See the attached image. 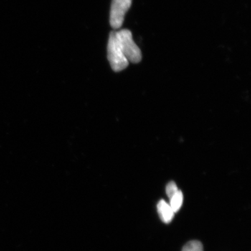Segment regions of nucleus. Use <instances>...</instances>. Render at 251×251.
Listing matches in <instances>:
<instances>
[{
	"label": "nucleus",
	"instance_id": "7ed1b4c3",
	"mask_svg": "<svg viewBox=\"0 0 251 251\" xmlns=\"http://www.w3.org/2000/svg\"><path fill=\"white\" fill-rule=\"evenodd\" d=\"M132 0H112L110 9V25L114 29L122 27L125 15L131 5Z\"/></svg>",
	"mask_w": 251,
	"mask_h": 251
},
{
	"label": "nucleus",
	"instance_id": "0eeeda50",
	"mask_svg": "<svg viewBox=\"0 0 251 251\" xmlns=\"http://www.w3.org/2000/svg\"><path fill=\"white\" fill-rule=\"evenodd\" d=\"M179 191L177 186L174 181H171L168 183V184L166 186V193L168 195V198H171L175 193Z\"/></svg>",
	"mask_w": 251,
	"mask_h": 251
},
{
	"label": "nucleus",
	"instance_id": "f257e3e1",
	"mask_svg": "<svg viewBox=\"0 0 251 251\" xmlns=\"http://www.w3.org/2000/svg\"><path fill=\"white\" fill-rule=\"evenodd\" d=\"M119 46L128 62L138 63L141 61V51L135 44L131 32L128 29L115 31Z\"/></svg>",
	"mask_w": 251,
	"mask_h": 251
},
{
	"label": "nucleus",
	"instance_id": "20e7f679",
	"mask_svg": "<svg viewBox=\"0 0 251 251\" xmlns=\"http://www.w3.org/2000/svg\"><path fill=\"white\" fill-rule=\"evenodd\" d=\"M158 215L160 219L165 224H169L173 221L175 216V212L172 209L171 206L164 200H161L157 204Z\"/></svg>",
	"mask_w": 251,
	"mask_h": 251
},
{
	"label": "nucleus",
	"instance_id": "423d86ee",
	"mask_svg": "<svg viewBox=\"0 0 251 251\" xmlns=\"http://www.w3.org/2000/svg\"><path fill=\"white\" fill-rule=\"evenodd\" d=\"M182 251H204L202 243L198 241L188 242L183 248Z\"/></svg>",
	"mask_w": 251,
	"mask_h": 251
},
{
	"label": "nucleus",
	"instance_id": "39448f33",
	"mask_svg": "<svg viewBox=\"0 0 251 251\" xmlns=\"http://www.w3.org/2000/svg\"><path fill=\"white\" fill-rule=\"evenodd\" d=\"M184 196L181 191H178L170 198V206L175 213L177 212L182 206Z\"/></svg>",
	"mask_w": 251,
	"mask_h": 251
},
{
	"label": "nucleus",
	"instance_id": "f03ea898",
	"mask_svg": "<svg viewBox=\"0 0 251 251\" xmlns=\"http://www.w3.org/2000/svg\"><path fill=\"white\" fill-rule=\"evenodd\" d=\"M108 59L112 69L117 72L125 70L129 63L119 46L115 31H112L109 37Z\"/></svg>",
	"mask_w": 251,
	"mask_h": 251
}]
</instances>
